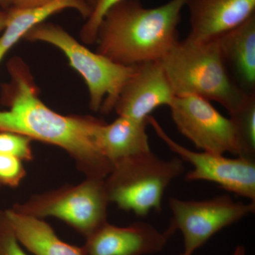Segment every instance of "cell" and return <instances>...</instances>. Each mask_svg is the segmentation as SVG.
I'll return each instance as SVG.
<instances>
[{"label":"cell","mask_w":255,"mask_h":255,"mask_svg":"<svg viewBox=\"0 0 255 255\" xmlns=\"http://www.w3.org/2000/svg\"><path fill=\"white\" fill-rule=\"evenodd\" d=\"M10 81L1 85L0 131L16 132L31 140L61 147L70 155L87 178L105 179L113 164L96 140L102 121L88 116H64L45 105L26 63L14 57L7 63Z\"/></svg>","instance_id":"cell-1"},{"label":"cell","mask_w":255,"mask_h":255,"mask_svg":"<svg viewBox=\"0 0 255 255\" xmlns=\"http://www.w3.org/2000/svg\"><path fill=\"white\" fill-rule=\"evenodd\" d=\"M186 1L170 0L154 8L139 0L116 4L101 21L96 52L124 66L162 60L179 41L177 27Z\"/></svg>","instance_id":"cell-2"},{"label":"cell","mask_w":255,"mask_h":255,"mask_svg":"<svg viewBox=\"0 0 255 255\" xmlns=\"http://www.w3.org/2000/svg\"><path fill=\"white\" fill-rule=\"evenodd\" d=\"M176 97L193 95L214 101L231 114L246 93L231 78L217 38L178 41L161 60Z\"/></svg>","instance_id":"cell-3"},{"label":"cell","mask_w":255,"mask_h":255,"mask_svg":"<svg viewBox=\"0 0 255 255\" xmlns=\"http://www.w3.org/2000/svg\"><path fill=\"white\" fill-rule=\"evenodd\" d=\"M184 169L179 157L164 159L152 150L122 159L105 179L109 200L140 217L161 211L164 191Z\"/></svg>","instance_id":"cell-4"},{"label":"cell","mask_w":255,"mask_h":255,"mask_svg":"<svg viewBox=\"0 0 255 255\" xmlns=\"http://www.w3.org/2000/svg\"><path fill=\"white\" fill-rule=\"evenodd\" d=\"M23 39L48 43L66 56L70 66L85 80L90 94V108L95 112L110 114L124 85L135 71V65L124 66L114 63L92 52L59 25L46 21L33 26Z\"/></svg>","instance_id":"cell-5"},{"label":"cell","mask_w":255,"mask_h":255,"mask_svg":"<svg viewBox=\"0 0 255 255\" xmlns=\"http://www.w3.org/2000/svg\"><path fill=\"white\" fill-rule=\"evenodd\" d=\"M110 203L105 179L87 178L78 185L35 195L12 209L38 219L57 218L87 238L108 222Z\"/></svg>","instance_id":"cell-6"},{"label":"cell","mask_w":255,"mask_h":255,"mask_svg":"<svg viewBox=\"0 0 255 255\" xmlns=\"http://www.w3.org/2000/svg\"><path fill=\"white\" fill-rule=\"evenodd\" d=\"M172 216L168 229L182 233L184 255H193L216 233L254 214L255 202L233 200L228 194L204 200L169 199Z\"/></svg>","instance_id":"cell-7"},{"label":"cell","mask_w":255,"mask_h":255,"mask_svg":"<svg viewBox=\"0 0 255 255\" xmlns=\"http://www.w3.org/2000/svg\"><path fill=\"white\" fill-rule=\"evenodd\" d=\"M147 122L172 152L183 162L193 166L192 170L185 175L188 182H213L228 192L255 202V159L240 156L231 158L220 154L191 150L169 136L154 117L150 116Z\"/></svg>","instance_id":"cell-8"},{"label":"cell","mask_w":255,"mask_h":255,"mask_svg":"<svg viewBox=\"0 0 255 255\" xmlns=\"http://www.w3.org/2000/svg\"><path fill=\"white\" fill-rule=\"evenodd\" d=\"M169 107L178 130L196 148L220 155L230 152L239 156L231 119L220 113L210 101L196 95L177 96Z\"/></svg>","instance_id":"cell-9"},{"label":"cell","mask_w":255,"mask_h":255,"mask_svg":"<svg viewBox=\"0 0 255 255\" xmlns=\"http://www.w3.org/2000/svg\"><path fill=\"white\" fill-rule=\"evenodd\" d=\"M176 95L161 60L135 65V71L125 85L114 110L119 117L147 121L151 113L172 104Z\"/></svg>","instance_id":"cell-10"},{"label":"cell","mask_w":255,"mask_h":255,"mask_svg":"<svg viewBox=\"0 0 255 255\" xmlns=\"http://www.w3.org/2000/svg\"><path fill=\"white\" fill-rule=\"evenodd\" d=\"M172 236L168 228L162 232L142 221L125 227L107 222L86 238L82 248L87 255H154L165 248Z\"/></svg>","instance_id":"cell-11"},{"label":"cell","mask_w":255,"mask_h":255,"mask_svg":"<svg viewBox=\"0 0 255 255\" xmlns=\"http://www.w3.org/2000/svg\"><path fill=\"white\" fill-rule=\"evenodd\" d=\"M190 32L195 41L216 39L255 14V0H187Z\"/></svg>","instance_id":"cell-12"},{"label":"cell","mask_w":255,"mask_h":255,"mask_svg":"<svg viewBox=\"0 0 255 255\" xmlns=\"http://www.w3.org/2000/svg\"><path fill=\"white\" fill-rule=\"evenodd\" d=\"M217 39L233 81L244 93L255 92V14Z\"/></svg>","instance_id":"cell-13"},{"label":"cell","mask_w":255,"mask_h":255,"mask_svg":"<svg viewBox=\"0 0 255 255\" xmlns=\"http://www.w3.org/2000/svg\"><path fill=\"white\" fill-rule=\"evenodd\" d=\"M147 121L119 117L111 124L101 122L96 140L104 155L114 164L122 159L151 150Z\"/></svg>","instance_id":"cell-14"},{"label":"cell","mask_w":255,"mask_h":255,"mask_svg":"<svg viewBox=\"0 0 255 255\" xmlns=\"http://www.w3.org/2000/svg\"><path fill=\"white\" fill-rule=\"evenodd\" d=\"M4 211L18 241L33 255H87L83 248L62 241L42 219L21 214L12 208Z\"/></svg>","instance_id":"cell-15"},{"label":"cell","mask_w":255,"mask_h":255,"mask_svg":"<svg viewBox=\"0 0 255 255\" xmlns=\"http://www.w3.org/2000/svg\"><path fill=\"white\" fill-rule=\"evenodd\" d=\"M76 10L82 17L87 18L92 12L91 8L84 0H54L39 7L8 10V17L4 29L0 36V63L6 53L30 29L47 18L65 9Z\"/></svg>","instance_id":"cell-16"},{"label":"cell","mask_w":255,"mask_h":255,"mask_svg":"<svg viewBox=\"0 0 255 255\" xmlns=\"http://www.w3.org/2000/svg\"><path fill=\"white\" fill-rule=\"evenodd\" d=\"M230 116L236 132L240 157L255 159V92L246 94L241 103Z\"/></svg>","instance_id":"cell-17"},{"label":"cell","mask_w":255,"mask_h":255,"mask_svg":"<svg viewBox=\"0 0 255 255\" xmlns=\"http://www.w3.org/2000/svg\"><path fill=\"white\" fill-rule=\"evenodd\" d=\"M32 140L16 132L0 131V155L15 156L22 161L31 160Z\"/></svg>","instance_id":"cell-18"},{"label":"cell","mask_w":255,"mask_h":255,"mask_svg":"<svg viewBox=\"0 0 255 255\" xmlns=\"http://www.w3.org/2000/svg\"><path fill=\"white\" fill-rule=\"evenodd\" d=\"M124 1L125 0H98L80 30V38L84 44H95L97 31L102 18L111 8Z\"/></svg>","instance_id":"cell-19"},{"label":"cell","mask_w":255,"mask_h":255,"mask_svg":"<svg viewBox=\"0 0 255 255\" xmlns=\"http://www.w3.org/2000/svg\"><path fill=\"white\" fill-rule=\"evenodd\" d=\"M25 174L21 159L13 155H0V185L18 187Z\"/></svg>","instance_id":"cell-20"},{"label":"cell","mask_w":255,"mask_h":255,"mask_svg":"<svg viewBox=\"0 0 255 255\" xmlns=\"http://www.w3.org/2000/svg\"><path fill=\"white\" fill-rule=\"evenodd\" d=\"M0 255H28L18 241L4 211H0Z\"/></svg>","instance_id":"cell-21"},{"label":"cell","mask_w":255,"mask_h":255,"mask_svg":"<svg viewBox=\"0 0 255 255\" xmlns=\"http://www.w3.org/2000/svg\"><path fill=\"white\" fill-rule=\"evenodd\" d=\"M54 0H15L13 7L18 9L39 7L49 4Z\"/></svg>","instance_id":"cell-22"},{"label":"cell","mask_w":255,"mask_h":255,"mask_svg":"<svg viewBox=\"0 0 255 255\" xmlns=\"http://www.w3.org/2000/svg\"><path fill=\"white\" fill-rule=\"evenodd\" d=\"M7 11L0 9V33L4 29L6 21H7Z\"/></svg>","instance_id":"cell-23"},{"label":"cell","mask_w":255,"mask_h":255,"mask_svg":"<svg viewBox=\"0 0 255 255\" xmlns=\"http://www.w3.org/2000/svg\"><path fill=\"white\" fill-rule=\"evenodd\" d=\"M15 0H0V9L8 11L14 6Z\"/></svg>","instance_id":"cell-24"},{"label":"cell","mask_w":255,"mask_h":255,"mask_svg":"<svg viewBox=\"0 0 255 255\" xmlns=\"http://www.w3.org/2000/svg\"><path fill=\"white\" fill-rule=\"evenodd\" d=\"M231 255H247V251L246 247L244 246H238L235 248Z\"/></svg>","instance_id":"cell-25"},{"label":"cell","mask_w":255,"mask_h":255,"mask_svg":"<svg viewBox=\"0 0 255 255\" xmlns=\"http://www.w3.org/2000/svg\"><path fill=\"white\" fill-rule=\"evenodd\" d=\"M84 1L88 4V6H90V8H91L92 11V9L95 7V5L97 4L98 0H84Z\"/></svg>","instance_id":"cell-26"},{"label":"cell","mask_w":255,"mask_h":255,"mask_svg":"<svg viewBox=\"0 0 255 255\" xmlns=\"http://www.w3.org/2000/svg\"><path fill=\"white\" fill-rule=\"evenodd\" d=\"M180 255H183L182 253V254H181Z\"/></svg>","instance_id":"cell-27"}]
</instances>
